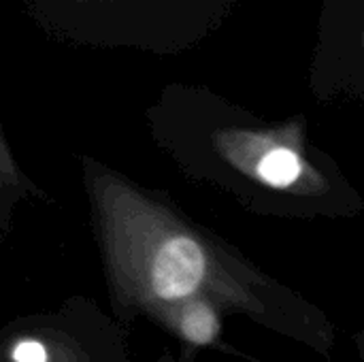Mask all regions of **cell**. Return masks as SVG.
Wrapping results in <instances>:
<instances>
[{"label":"cell","instance_id":"6da1fadb","mask_svg":"<svg viewBox=\"0 0 364 362\" xmlns=\"http://www.w3.org/2000/svg\"><path fill=\"white\" fill-rule=\"evenodd\" d=\"M85 186L109 262L122 286L145 301H186L235 290L215 247L158 196L85 160Z\"/></svg>","mask_w":364,"mask_h":362},{"label":"cell","instance_id":"7a4b0ae2","mask_svg":"<svg viewBox=\"0 0 364 362\" xmlns=\"http://www.w3.org/2000/svg\"><path fill=\"white\" fill-rule=\"evenodd\" d=\"M232 0H30L60 38L98 47L175 53L205 36Z\"/></svg>","mask_w":364,"mask_h":362},{"label":"cell","instance_id":"3957f363","mask_svg":"<svg viewBox=\"0 0 364 362\" xmlns=\"http://www.w3.org/2000/svg\"><path fill=\"white\" fill-rule=\"evenodd\" d=\"M211 173H224L232 190L247 198H348V186L331 164L320 169L307 147L305 124L258 126L247 122H218L207 139Z\"/></svg>","mask_w":364,"mask_h":362},{"label":"cell","instance_id":"277c9868","mask_svg":"<svg viewBox=\"0 0 364 362\" xmlns=\"http://www.w3.org/2000/svg\"><path fill=\"white\" fill-rule=\"evenodd\" d=\"M177 326L190 344L207 346L218 337L220 320L213 307L205 299H186L179 314H177Z\"/></svg>","mask_w":364,"mask_h":362},{"label":"cell","instance_id":"5b68a950","mask_svg":"<svg viewBox=\"0 0 364 362\" xmlns=\"http://www.w3.org/2000/svg\"><path fill=\"white\" fill-rule=\"evenodd\" d=\"M28 188L26 175L15 162V156L9 149L6 137L0 128V198H23Z\"/></svg>","mask_w":364,"mask_h":362},{"label":"cell","instance_id":"8992f818","mask_svg":"<svg viewBox=\"0 0 364 362\" xmlns=\"http://www.w3.org/2000/svg\"><path fill=\"white\" fill-rule=\"evenodd\" d=\"M15 362H47V352L45 346L36 339H21L15 344L11 352Z\"/></svg>","mask_w":364,"mask_h":362}]
</instances>
